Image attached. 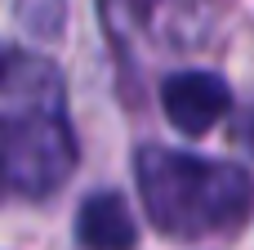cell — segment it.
<instances>
[{"mask_svg": "<svg viewBox=\"0 0 254 250\" xmlns=\"http://www.w3.org/2000/svg\"><path fill=\"white\" fill-rule=\"evenodd\" d=\"M76 170V134L67 125L58 81L45 63L4 72L0 81V179L22 197H49Z\"/></svg>", "mask_w": 254, "mask_h": 250, "instance_id": "obj_1", "label": "cell"}, {"mask_svg": "<svg viewBox=\"0 0 254 250\" xmlns=\"http://www.w3.org/2000/svg\"><path fill=\"white\" fill-rule=\"evenodd\" d=\"M134 170H138L143 206L165 237L228 233L254 210V179L232 161L143 148Z\"/></svg>", "mask_w": 254, "mask_h": 250, "instance_id": "obj_2", "label": "cell"}, {"mask_svg": "<svg viewBox=\"0 0 254 250\" xmlns=\"http://www.w3.org/2000/svg\"><path fill=\"white\" fill-rule=\"evenodd\" d=\"M161 107L170 116L174 130L183 134H205L210 125H219L232 107V89L223 76L214 72H174L161 85Z\"/></svg>", "mask_w": 254, "mask_h": 250, "instance_id": "obj_3", "label": "cell"}, {"mask_svg": "<svg viewBox=\"0 0 254 250\" xmlns=\"http://www.w3.org/2000/svg\"><path fill=\"white\" fill-rule=\"evenodd\" d=\"M76 242L85 250H134L138 224L116 192H94L76 215Z\"/></svg>", "mask_w": 254, "mask_h": 250, "instance_id": "obj_4", "label": "cell"}, {"mask_svg": "<svg viewBox=\"0 0 254 250\" xmlns=\"http://www.w3.org/2000/svg\"><path fill=\"white\" fill-rule=\"evenodd\" d=\"M246 143H250V152H254V116H250V125H246Z\"/></svg>", "mask_w": 254, "mask_h": 250, "instance_id": "obj_5", "label": "cell"}, {"mask_svg": "<svg viewBox=\"0 0 254 250\" xmlns=\"http://www.w3.org/2000/svg\"><path fill=\"white\" fill-rule=\"evenodd\" d=\"M4 63H9V58H4V49H0V81H4Z\"/></svg>", "mask_w": 254, "mask_h": 250, "instance_id": "obj_6", "label": "cell"}]
</instances>
